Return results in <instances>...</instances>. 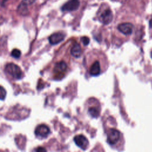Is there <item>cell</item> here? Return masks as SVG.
I'll use <instances>...</instances> for the list:
<instances>
[{"mask_svg": "<svg viewBox=\"0 0 152 152\" xmlns=\"http://www.w3.org/2000/svg\"><path fill=\"white\" fill-rule=\"evenodd\" d=\"M5 70L7 73H8L14 79L19 80L23 77V74L22 70L20 66L15 64L10 63L7 64L5 67Z\"/></svg>", "mask_w": 152, "mask_h": 152, "instance_id": "cell-1", "label": "cell"}, {"mask_svg": "<svg viewBox=\"0 0 152 152\" xmlns=\"http://www.w3.org/2000/svg\"><path fill=\"white\" fill-rule=\"evenodd\" d=\"M120 132L116 129L111 128L107 133V141L110 145L116 144L120 138Z\"/></svg>", "mask_w": 152, "mask_h": 152, "instance_id": "cell-2", "label": "cell"}, {"mask_svg": "<svg viewBox=\"0 0 152 152\" xmlns=\"http://www.w3.org/2000/svg\"><path fill=\"white\" fill-rule=\"evenodd\" d=\"M34 133L37 137L44 138L49 135L50 133V129L47 125L41 124L36 127Z\"/></svg>", "mask_w": 152, "mask_h": 152, "instance_id": "cell-3", "label": "cell"}, {"mask_svg": "<svg viewBox=\"0 0 152 152\" xmlns=\"http://www.w3.org/2000/svg\"><path fill=\"white\" fill-rule=\"evenodd\" d=\"M80 5L79 0H69L61 8L63 11H72L78 8Z\"/></svg>", "mask_w": 152, "mask_h": 152, "instance_id": "cell-4", "label": "cell"}, {"mask_svg": "<svg viewBox=\"0 0 152 152\" xmlns=\"http://www.w3.org/2000/svg\"><path fill=\"white\" fill-rule=\"evenodd\" d=\"M74 141L76 145L83 150H86L88 145V141L83 135H77L74 137Z\"/></svg>", "mask_w": 152, "mask_h": 152, "instance_id": "cell-5", "label": "cell"}, {"mask_svg": "<svg viewBox=\"0 0 152 152\" xmlns=\"http://www.w3.org/2000/svg\"><path fill=\"white\" fill-rule=\"evenodd\" d=\"M36 0H23L17 8V11L21 15H26L28 13L27 7L33 4Z\"/></svg>", "mask_w": 152, "mask_h": 152, "instance_id": "cell-6", "label": "cell"}, {"mask_svg": "<svg viewBox=\"0 0 152 152\" xmlns=\"http://www.w3.org/2000/svg\"><path fill=\"white\" fill-rule=\"evenodd\" d=\"M113 18V14L110 9H106L104 10L100 15V21L104 24H109Z\"/></svg>", "mask_w": 152, "mask_h": 152, "instance_id": "cell-7", "label": "cell"}, {"mask_svg": "<svg viewBox=\"0 0 152 152\" xmlns=\"http://www.w3.org/2000/svg\"><path fill=\"white\" fill-rule=\"evenodd\" d=\"M65 37V34L62 32H57L51 34L49 37V42L51 45H56L62 42Z\"/></svg>", "mask_w": 152, "mask_h": 152, "instance_id": "cell-8", "label": "cell"}, {"mask_svg": "<svg viewBox=\"0 0 152 152\" xmlns=\"http://www.w3.org/2000/svg\"><path fill=\"white\" fill-rule=\"evenodd\" d=\"M118 29L122 33L125 35H129L132 33L133 25L129 23H122L118 25Z\"/></svg>", "mask_w": 152, "mask_h": 152, "instance_id": "cell-9", "label": "cell"}, {"mask_svg": "<svg viewBox=\"0 0 152 152\" xmlns=\"http://www.w3.org/2000/svg\"><path fill=\"white\" fill-rule=\"evenodd\" d=\"M101 72V66L99 61H95L89 68V73L92 76H97Z\"/></svg>", "mask_w": 152, "mask_h": 152, "instance_id": "cell-10", "label": "cell"}, {"mask_svg": "<svg viewBox=\"0 0 152 152\" xmlns=\"http://www.w3.org/2000/svg\"><path fill=\"white\" fill-rule=\"evenodd\" d=\"M67 68V65L64 61H60L56 63L53 71L55 74H60L64 73Z\"/></svg>", "mask_w": 152, "mask_h": 152, "instance_id": "cell-11", "label": "cell"}, {"mask_svg": "<svg viewBox=\"0 0 152 152\" xmlns=\"http://www.w3.org/2000/svg\"><path fill=\"white\" fill-rule=\"evenodd\" d=\"M81 48L80 45L77 43H74L71 49V53L74 58H78L81 55Z\"/></svg>", "mask_w": 152, "mask_h": 152, "instance_id": "cell-12", "label": "cell"}, {"mask_svg": "<svg viewBox=\"0 0 152 152\" xmlns=\"http://www.w3.org/2000/svg\"><path fill=\"white\" fill-rule=\"evenodd\" d=\"M88 113L93 118H97L99 116V110L96 107H90L88 108Z\"/></svg>", "mask_w": 152, "mask_h": 152, "instance_id": "cell-13", "label": "cell"}, {"mask_svg": "<svg viewBox=\"0 0 152 152\" xmlns=\"http://www.w3.org/2000/svg\"><path fill=\"white\" fill-rule=\"evenodd\" d=\"M11 55L15 58H18L21 56V51L17 49H14L12 50Z\"/></svg>", "mask_w": 152, "mask_h": 152, "instance_id": "cell-14", "label": "cell"}, {"mask_svg": "<svg viewBox=\"0 0 152 152\" xmlns=\"http://www.w3.org/2000/svg\"><path fill=\"white\" fill-rule=\"evenodd\" d=\"M7 94V91L5 89L0 86V100H4Z\"/></svg>", "mask_w": 152, "mask_h": 152, "instance_id": "cell-15", "label": "cell"}, {"mask_svg": "<svg viewBox=\"0 0 152 152\" xmlns=\"http://www.w3.org/2000/svg\"><path fill=\"white\" fill-rule=\"evenodd\" d=\"M81 41L85 46L88 45L90 43V39L87 36H83L81 38Z\"/></svg>", "mask_w": 152, "mask_h": 152, "instance_id": "cell-16", "label": "cell"}, {"mask_svg": "<svg viewBox=\"0 0 152 152\" xmlns=\"http://www.w3.org/2000/svg\"><path fill=\"white\" fill-rule=\"evenodd\" d=\"M36 151H46V149L45 148H43V147H39V148H37L36 150Z\"/></svg>", "mask_w": 152, "mask_h": 152, "instance_id": "cell-17", "label": "cell"}, {"mask_svg": "<svg viewBox=\"0 0 152 152\" xmlns=\"http://www.w3.org/2000/svg\"><path fill=\"white\" fill-rule=\"evenodd\" d=\"M149 25H150V27H151V28H152V18L150 20V21H149Z\"/></svg>", "mask_w": 152, "mask_h": 152, "instance_id": "cell-18", "label": "cell"}, {"mask_svg": "<svg viewBox=\"0 0 152 152\" xmlns=\"http://www.w3.org/2000/svg\"><path fill=\"white\" fill-rule=\"evenodd\" d=\"M151 58H152V51H151Z\"/></svg>", "mask_w": 152, "mask_h": 152, "instance_id": "cell-19", "label": "cell"}]
</instances>
